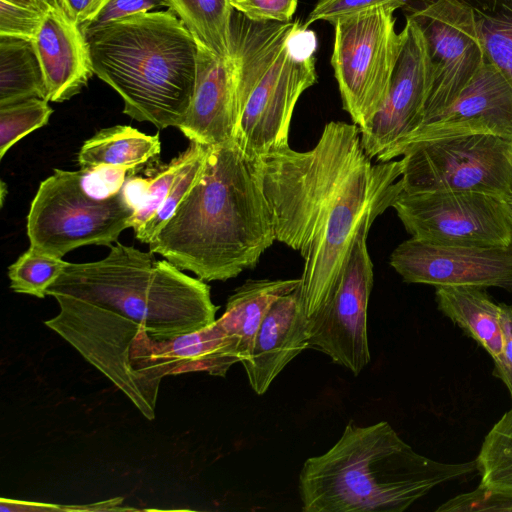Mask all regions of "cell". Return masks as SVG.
<instances>
[{"label":"cell","mask_w":512,"mask_h":512,"mask_svg":"<svg viewBox=\"0 0 512 512\" xmlns=\"http://www.w3.org/2000/svg\"><path fill=\"white\" fill-rule=\"evenodd\" d=\"M276 241L300 253V296L308 318L331 300L363 228L403 191L402 163L372 164L357 125L327 123L313 149L289 146L254 159Z\"/></svg>","instance_id":"obj_1"},{"label":"cell","mask_w":512,"mask_h":512,"mask_svg":"<svg viewBox=\"0 0 512 512\" xmlns=\"http://www.w3.org/2000/svg\"><path fill=\"white\" fill-rule=\"evenodd\" d=\"M274 241L255 161L231 141L208 146L198 180L149 251L203 281H226L253 269Z\"/></svg>","instance_id":"obj_2"},{"label":"cell","mask_w":512,"mask_h":512,"mask_svg":"<svg viewBox=\"0 0 512 512\" xmlns=\"http://www.w3.org/2000/svg\"><path fill=\"white\" fill-rule=\"evenodd\" d=\"M477 470L476 459L442 463L418 454L386 422L346 425L299 474L305 512H402L436 486Z\"/></svg>","instance_id":"obj_3"},{"label":"cell","mask_w":512,"mask_h":512,"mask_svg":"<svg viewBox=\"0 0 512 512\" xmlns=\"http://www.w3.org/2000/svg\"><path fill=\"white\" fill-rule=\"evenodd\" d=\"M85 38L93 73L119 94L124 114L160 130L181 125L194 92L197 45L171 10L117 19Z\"/></svg>","instance_id":"obj_4"},{"label":"cell","mask_w":512,"mask_h":512,"mask_svg":"<svg viewBox=\"0 0 512 512\" xmlns=\"http://www.w3.org/2000/svg\"><path fill=\"white\" fill-rule=\"evenodd\" d=\"M316 33L298 19H232V54L237 64L238 120L235 142L250 159L289 146L295 105L317 82Z\"/></svg>","instance_id":"obj_5"},{"label":"cell","mask_w":512,"mask_h":512,"mask_svg":"<svg viewBox=\"0 0 512 512\" xmlns=\"http://www.w3.org/2000/svg\"><path fill=\"white\" fill-rule=\"evenodd\" d=\"M106 257L68 262L47 295L84 300L141 324L150 337L168 339L216 321L210 287L151 251L116 242Z\"/></svg>","instance_id":"obj_6"},{"label":"cell","mask_w":512,"mask_h":512,"mask_svg":"<svg viewBox=\"0 0 512 512\" xmlns=\"http://www.w3.org/2000/svg\"><path fill=\"white\" fill-rule=\"evenodd\" d=\"M134 214L122 190L109 199H97L83 188L78 170L55 169L40 183L30 205V247L63 258L78 247L111 246L131 228Z\"/></svg>","instance_id":"obj_7"},{"label":"cell","mask_w":512,"mask_h":512,"mask_svg":"<svg viewBox=\"0 0 512 512\" xmlns=\"http://www.w3.org/2000/svg\"><path fill=\"white\" fill-rule=\"evenodd\" d=\"M401 155L406 193L471 191L512 205L511 140L490 134L446 137L410 144Z\"/></svg>","instance_id":"obj_8"},{"label":"cell","mask_w":512,"mask_h":512,"mask_svg":"<svg viewBox=\"0 0 512 512\" xmlns=\"http://www.w3.org/2000/svg\"><path fill=\"white\" fill-rule=\"evenodd\" d=\"M392 9H374L334 25L331 65L343 109L364 129L383 105L401 37Z\"/></svg>","instance_id":"obj_9"},{"label":"cell","mask_w":512,"mask_h":512,"mask_svg":"<svg viewBox=\"0 0 512 512\" xmlns=\"http://www.w3.org/2000/svg\"><path fill=\"white\" fill-rule=\"evenodd\" d=\"M412 238L441 245H512V205L484 193L402 191L392 206Z\"/></svg>","instance_id":"obj_10"},{"label":"cell","mask_w":512,"mask_h":512,"mask_svg":"<svg viewBox=\"0 0 512 512\" xmlns=\"http://www.w3.org/2000/svg\"><path fill=\"white\" fill-rule=\"evenodd\" d=\"M54 298L60 310L45 325L108 378L146 419L153 420L157 397L135 371L130 357L132 340L141 324L81 299Z\"/></svg>","instance_id":"obj_11"},{"label":"cell","mask_w":512,"mask_h":512,"mask_svg":"<svg viewBox=\"0 0 512 512\" xmlns=\"http://www.w3.org/2000/svg\"><path fill=\"white\" fill-rule=\"evenodd\" d=\"M406 17L418 26L426 49L429 85L423 125L458 97L483 64L485 52L473 13L462 0H418Z\"/></svg>","instance_id":"obj_12"},{"label":"cell","mask_w":512,"mask_h":512,"mask_svg":"<svg viewBox=\"0 0 512 512\" xmlns=\"http://www.w3.org/2000/svg\"><path fill=\"white\" fill-rule=\"evenodd\" d=\"M369 230L363 228L358 234L329 303L308 318L309 348L328 355L355 376L371 358L367 334L373 286V264L366 245Z\"/></svg>","instance_id":"obj_13"},{"label":"cell","mask_w":512,"mask_h":512,"mask_svg":"<svg viewBox=\"0 0 512 512\" xmlns=\"http://www.w3.org/2000/svg\"><path fill=\"white\" fill-rule=\"evenodd\" d=\"M389 263L407 283L498 287L512 293V245H441L411 237L393 250Z\"/></svg>","instance_id":"obj_14"},{"label":"cell","mask_w":512,"mask_h":512,"mask_svg":"<svg viewBox=\"0 0 512 512\" xmlns=\"http://www.w3.org/2000/svg\"><path fill=\"white\" fill-rule=\"evenodd\" d=\"M386 99L364 129L361 143L370 159L386 162L388 155L422 123L428 92L425 43L415 22L406 17Z\"/></svg>","instance_id":"obj_15"},{"label":"cell","mask_w":512,"mask_h":512,"mask_svg":"<svg viewBox=\"0 0 512 512\" xmlns=\"http://www.w3.org/2000/svg\"><path fill=\"white\" fill-rule=\"evenodd\" d=\"M472 134L512 141V86L486 57L458 97L404 139L386 161L400 156L405 147L416 142Z\"/></svg>","instance_id":"obj_16"},{"label":"cell","mask_w":512,"mask_h":512,"mask_svg":"<svg viewBox=\"0 0 512 512\" xmlns=\"http://www.w3.org/2000/svg\"><path fill=\"white\" fill-rule=\"evenodd\" d=\"M130 357L135 371L157 397L165 376L206 372L225 377L229 368L240 362L237 341L225 333L217 320L200 330L168 339L152 338L140 325L132 340Z\"/></svg>","instance_id":"obj_17"},{"label":"cell","mask_w":512,"mask_h":512,"mask_svg":"<svg viewBox=\"0 0 512 512\" xmlns=\"http://www.w3.org/2000/svg\"><path fill=\"white\" fill-rule=\"evenodd\" d=\"M237 78L233 54L218 57L197 45L194 92L187 114L178 127L190 142L204 146L235 142Z\"/></svg>","instance_id":"obj_18"},{"label":"cell","mask_w":512,"mask_h":512,"mask_svg":"<svg viewBox=\"0 0 512 512\" xmlns=\"http://www.w3.org/2000/svg\"><path fill=\"white\" fill-rule=\"evenodd\" d=\"M309 327L299 287L269 308L241 361L251 388L263 395L279 373L309 348Z\"/></svg>","instance_id":"obj_19"},{"label":"cell","mask_w":512,"mask_h":512,"mask_svg":"<svg viewBox=\"0 0 512 512\" xmlns=\"http://www.w3.org/2000/svg\"><path fill=\"white\" fill-rule=\"evenodd\" d=\"M49 102H63L81 92L94 74L87 40L57 0H48L41 28L33 41Z\"/></svg>","instance_id":"obj_20"},{"label":"cell","mask_w":512,"mask_h":512,"mask_svg":"<svg viewBox=\"0 0 512 512\" xmlns=\"http://www.w3.org/2000/svg\"><path fill=\"white\" fill-rule=\"evenodd\" d=\"M438 309L497 359L503 347L501 306L477 286H440Z\"/></svg>","instance_id":"obj_21"},{"label":"cell","mask_w":512,"mask_h":512,"mask_svg":"<svg viewBox=\"0 0 512 512\" xmlns=\"http://www.w3.org/2000/svg\"><path fill=\"white\" fill-rule=\"evenodd\" d=\"M300 282V278L247 280L230 295L224 313L216 320L225 333L237 341L240 362L247 357L271 305L296 290Z\"/></svg>","instance_id":"obj_22"},{"label":"cell","mask_w":512,"mask_h":512,"mask_svg":"<svg viewBox=\"0 0 512 512\" xmlns=\"http://www.w3.org/2000/svg\"><path fill=\"white\" fill-rule=\"evenodd\" d=\"M161 152L159 134L146 135L127 125L98 131L86 140L78 153L81 167L109 165L135 171Z\"/></svg>","instance_id":"obj_23"},{"label":"cell","mask_w":512,"mask_h":512,"mask_svg":"<svg viewBox=\"0 0 512 512\" xmlns=\"http://www.w3.org/2000/svg\"><path fill=\"white\" fill-rule=\"evenodd\" d=\"M46 97L44 74L33 42L0 36V106Z\"/></svg>","instance_id":"obj_24"},{"label":"cell","mask_w":512,"mask_h":512,"mask_svg":"<svg viewBox=\"0 0 512 512\" xmlns=\"http://www.w3.org/2000/svg\"><path fill=\"white\" fill-rule=\"evenodd\" d=\"M166 7L184 24L197 45L218 57L232 55L231 0H166Z\"/></svg>","instance_id":"obj_25"},{"label":"cell","mask_w":512,"mask_h":512,"mask_svg":"<svg viewBox=\"0 0 512 512\" xmlns=\"http://www.w3.org/2000/svg\"><path fill=\"white\" fill-rule=\"evenodd\" d=\"M471 9L485 57L512 86V0H462Z\"/></svg>","instance_id":"obj_26"},{"label":"cell","mask_w":512,"mask_h":512,"mask_svg":"<svg viewBox=\"0 0 512 512\" xmlns=\"http://www.w3.org/2000/svg\"><path fill=\"white\" fill-rule=\"evenodd\" d=\"M476 462L481 474L479 486L512 494V408L488 432Z\"/></svg>","instance_id":"obj_27"},{"label":"cell","mask_w":512,"mask_h":512,"mask_svg":"<svg viewBox=\"0 0 512 512\" xmlns=\"http://www.w3.org/2000/svg\"><path fill=\"white\" fill-rule=\"evenodd\" d=\"M67 263L62 258L29 247L8 268L10 288L16 293L44 298Z\"/></svg>","instance_id":"obj_28"},{"label":"cell","mask_w":512,"mask_h":512,"mask_svg":"<svg viewBox=\"0 0 512 512\" xmlns=\"http://www.w3.org/2000/svg\"><path fill=\"white\" fill-rule=\"evenodd\" d=\"M190 145L191 154L179 170L165 201L147 223L135 233V237L141 242L150 243L198 180L206 161L208 146L193 141Z\"/></svg>","instance_id":"obj_29"},{"label":"cell","mask_w":512,"mask_h":512,"mask_svg":"<svg viewBox=\"0 0 512 512\" xmlns=\"http://www.w3.org/2000/svg\"><path fill=\"white\" fill-rule=\"evenodd\" d=\"M52 113L49 101L41 98L0 106V159L23 137L48 124Z\"/></svg>","instance_id":"obj_30"},{"label":"cell","mask_w":512,"mask_h":512,"mask_svg":"<svg viewBox=\"0 0 512 512\" xmlns=\"http://www.w3.org/2000/svg\"><path fill=\"white\" fill-rule=\"evenodd\" d=\"M191 154V145L185 151L173 158L169 163L160 165L148 177L149 185L145 201L131 221L134 233L138 232L147 221L157 212L165 201L173 182L186 160Z\"/></svg>","instance_id":"obj_31"},{"label":"cell","mask_w":512,"mask_h":512,"mask_svg":"<svg viewBox=\"0 0 512 512\" xmlns=\"http://www.w3.org/2000/svg\"><path fill=\"white\" fill-rule=\"evenodd\" d=\"M409 0H319L307 16L306 27L316 21H337L374 9L397 10L404 7Z\"/></svg>","instance_id":"obj_32"},{"label":"cell","mask_w":512,"mask_h":512,"mask_svg":"<svg viewBox=\"0 0 512 512\" xmlns=\"http://www.w3.org/2000/svg\"><path fill=\"white\" fill-rule=\"evenodd\" d=\"M46 7L47 4L44 9H33L0 0V36L33 42L41 28Z\"/></svg>","instance_id":"obj_33"},{"label":"cell","mask_w":512,"mask_h":512,"mask_svg":"<svg viewBox=\"0 0 512 512\" xmlns=\"http://www.w3.org/2000/svg\"><path fill=\"white\" fill-rule=\"evenodd\" d=\"M235 11L253 21L289 22L298 0H231Z\"/></svg>","instance_id":"obj_34"},{"label":"cell","mask_w":512,"mask_h":512,"mask_svg":"<svg viewBox=\"0 0 512 512\" xmlns=\"http://www.w3.org/2000/svg\"><path fill=\"white\" fill-rule=\"evenodd\" d=\"M160 6H167L166 0H110L95 19L80 28L85 36L117 19L150 12Z\"/></svg>","instance_id":"obj_35"},{"label":"cell","mask_w":512,"mask_h":512,"mask_svg":"<svg viewBox=\"0 0 512 512\" xmlns=\"http://www.w3.org/2000/svg\"><path fill=\"white\" fill-rule=\"evenodd\" d=\"M501 306L503 347L500 356L494 361V375L507 387L512 399V306Z\"/></svg>","instance_id":"obj_36"},{"label":"cell","mask_w":512,"mask_h":512,"mask_svg":"<svg viewBox=\"0 0 512 512\" xmlns=\"http://www.w3.org/2000/svg\"><path fill=\"white\" fill-rule=\"evenodd\" d=\"M110 0H57L67 17L78 26L95 19Z\"/></svg>","instance_id":"obj_37"},{"label":"cell","mask_w":512,"mask_h":512,"mask_svg":"<svg viewBox=\"0 0 512 512\" xmlns=\"http://www.w3.org/2000/svg\"><path fill=\"white\" fill-rule=\"evenodd\" d=\"M7 3H11L17 6L33 8V9H44L47 0H2Z\"/></svg>","instance_id":"obj_38"},{"label":"cell","mask_w":512,"mask_h":512,"mask_svg":"<svg viewBox=\"0 0 512 512\" xmlns=\"http://www.w3.org/2000/svg\"><path fill=\"white\" fill-rule=\"evenodd\" d=\"M1 184H2V187H1V191H2V193H1V204H2L3 203V198H4L5 186H4V182L3 181L1 182Z\"/></svg>","instance_id":"obj_39"}]
</instances>
